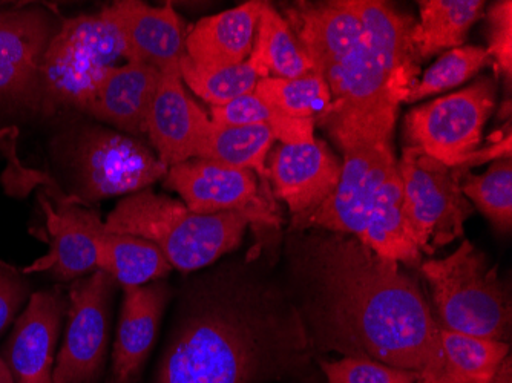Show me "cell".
<instances>
[{
	"mask_svg": "<svg viewBox=\"0 0 512 383\" xmlns=\"http://www.w3.org/2000/svg\"><path fill=\"white\" fill-rule=\"evenodd\" d=\"M69 169L83 203L132 195L165 180L168 167L131 135L102 126H83L69 146Z\"/></svg>",
	"mask_w": 512,
	"mask_h": 383,
	"instance_id": "8",
	"label": "cell"
},
{
	"mask_svg": "<svg viewBox=\"0 0 512 383\" xmlns=\"http://www.w3.org/2000/svg\"><path fill=\"white\" fill-rule=\"evenodd\" d=\"M483 0H421L413 42L421 60L459 48L485 14Z\"/></svg>",
	"mask_w": 512,
	"mask_h": 383,
	"instance_id": "24",
	"label": "cell"
},
{
	"mask_svg": "<svg viewBox=\"0 0 512 383\" xmlns=\"http://www.w3.org/2000/svg\"><path fill=\"white\" fill-rule=\"evenodd\" d=\"M102 13L114 23L125 43L128 62L152 66L161 74L180 76L186 56V23L171 7H151L135 0L114 2Z\"/></svg>",
	"mask_w": 512,
	"mask_h": 383,
	"instance_id": "14",
	"label": "cell"
},
{
	"mask_svg": "<svg viewBox=\"0 0 512 383\" xmlns=\"http://www.w3.org/2000/svg\"><path fill=\"white\" fill-rule=\"evenodd\" d=\"M255 94L276 114L315 122L325 114L332 102L329 85L315 71L296 79L267 77L258 82Z\"/></svg>",
	"mask_w": 512,
	"mask_h": 383,
	"instance_id": "29",
	"label": "cell"
},
{
	"mask_svg": "<svg viewBox=\"0 0 512 383\" xmlns=\"http://www.w3.org/2000/svg\"><path fill=\"white\" fill-rule=\"evenodd\" d=\"M352 4L364 36L325 80L332 102L318 120L342 151L391 143L399 106L407 103L421 63L413 42V17L379 0Z\"/></svg>",
	"mask_w": 512,
	"mask_h": 383,
	"instance_id": "3",
	"label": "cell"
},
{
	"mask_svg": "<svg viewBox=\"0 0 512 383\" xmlns=\"http://www.w3.org/2000/svg\"><path fill=\"white\" fill-rule=\"evenodd\" d=\"M108 383H125V382H120V380L114 379V377H112V379L109 380Z\"/></svg>",
	"mask_w": 512,
	"mask_h": 383,
	"instance_id": "39",
	"label": "cell"
},
{
	"mask_svg": "<svg viewBox=\"0 0 512 383\" xmlns=\"http://www.w3.org/2000/svg\"><path fill=\"white\" fill-rule=\"evenodd\" d=\"M89 232L97 250V269L111 275L123 289L160 281L172 266L151 241L108 232L96 212H89Z\"/></svg>",
	"mask_w": 512,
	"mask_h": 383,
	"instance_id": "23",
	"label": "cell"
},
{
	"mask_svg": "<svg viewBox=\"0 0 512 383\" xmlns=\"http://www.w3.org/2000/svg\"><path fill=\"white\" fill-rule=\"evenodd\" d=\"M154 383H272L309 362L289 292L244 262L186 285Z\"/></svg>",
	"mask_w": 512,
	"mask_h": 383,
	"instance_id": "2",
	"label": "cell"
},
{
	"mask_svg": "<svg viewBox=\"0 0 512 383\" xmlns=\"http://www.w3.org/2000/svg\"><path fill=\"white\" fill-rule=\"evenodd\" d=\"M0 383H16L7 362L0 357Z\"/></svg>",
	"mask_w": 512,
	"mask_h": 383,
	"instance_id": "37",
	"label": "cell"
},
{
	"mask_svg": "<svg viewBox=\"0 0 512 383\" xmlns=\"http://www.w3.org/2000/svg\"><path fill=\"white\" fill-rule=\"evenodd\" d=\"M211 128V118L184 91L181 76L160 74L146 135L161 163L169 169L200 157Z\"/></svg>",
	"mask_w": 512,
	"mask_h": 383,
	"instance_id": "16",
	"label": "cell"
},
{
	"mask_svg": "<svg viewBox=\"0 0 512 383\" xmlns=\"http://www.w3.org/2000/svg\"><path fill=\"white\" fill-rule=\"evenodd\" d=\"M490 60L483 46L462 45L447 51L414 85L407 103L421 102L430 95L454 89L468 82L471 77L482 71Z\"/></svg>",
	"mask_w": 512,
	"mask_h": 383,
	"instance_id": "31",
	"label": "cell"
},
{
	"mask_svg": "<svg viewBox=\"0 0 512 383\" xmlns=\"http://www.w3.org/2000/svg\"><path fill=\"white\" fill-rule=\"evenodd\" d=\"M60 22L36 4H0V115L40 117L42 62Z\"/></svg>",
	"mask_w": 512,
	"mask_h": 383,
	"instance_id": "10",
	"label": "cell"
},
{
	"mask_svg": "<svg viewBox=\"0 0 512 383\" xmlns=\"http://www.w3.org/2000/svg\"><path fill=\"white\" fill-rule=\"evenodd\" d=\"M497 85L482 77L462 91L417 106L405 118L407 146L450 167H460L482 145L483 128L496 108Z\"/></svg>",
	"mask_w": 512,
	"mask_h": 383,
	"instance_id": "9",
	"label": "cell"
},
{
	"mask_svg": "<svg viewBox=\"0 0 512 383\" xmlns=\"http://www.w3.org/2000/svg\"><path fill=\"white\" fill-rule=\"evenodd\" d=\"M249 226L241 213H195L151 187L123 198L105 221L108 232L154 243L181 273L198 272L234 252Z\"/></svg>",
	"mask_w": 512,
	"mask_h": 383,
	"instance_id": "4",
	"label": "cell"
},
{
	"mask_svg": "<svg viewBox=\"0 0 512 383\" xmlns=\"http://www.w3.org/2000/svg\"><path fill=\"white\" fill-rule=\"evenodd\" d=\"M263 0H250L232 10L204 17L186 37V56L200 66L224 68L249 59Z\"/></svg>",
	"mask_w": 512,
	"mask_h": 383,
	"instance_id": "22",
	"label": "cell"
},
{
	"mask_svg": "<svg viewBox=\"0 0 512 383\" xmlns=\"http://www.w3.org/2000/svg\"><path fill=\"white\" fill-rule=\"evenodd\" d=\"M166 282H149L123 289L119 328L112 351V377L132 383L154 347L161 318L171 299Z\"/></svg>",
	"mask_w": 512,
	"mask_h": 383,
	"instance_id": "20",
	"label": "cell"
},
{
	"mask_svg": "<svg viewBox=\"0 0 512 383\" xmlns=\"http://www.w3.org/2000/svg\"><path fill=\"white\" fill-rule=\"evenodd\" d=\"M490 46L486 53L496 62L500 73L508 83L512 77V2L502 0L490 8Z\"/></svg>",
	"mask_w": 512,
	"mask_h": 383,
	"instance_id": "33",
	"label": "cell"
},
{
	"mask_svg": "<svg viewBox=\"0 0 512 383\" xmlns=\"http://www.w3.org/2000/svg\"><path fill=\"white\" fill-rule=\"evenodd\" d=\"M276 112L255 94L241 95L221 106H211V122L217 126L270 125Z\"/></svg>",
	"mask_w": 512,
	"mask_h": 383,
	"instance_id": "34",
	"label": "cell"
},
{
	"mask_svg": "<svg viewBox=\"0 0 512 383\" xmlns=\"http://www.w3.org/2000/svg\"><path fill=\"white\" fill-rule=\"evenodd\" d=\"M66 301L60 289L33 293L14 324L7 364L16 383H53L54 351Z\"/></svg>",
	"mask_w": 512,
	"mask_h": 383,
	"instance_id": "18",
	"label": "cell"
},
{
	"mask_svg": "<svg viewBox=\"0 0 512 383\" xmlns=\"http://www.w3.org/2000/svg\"><path fill=\"white\" fill-rule=\"evenodd\" d=\"M491 383H512V361L511 356L506 357L502 367L497 371L496 377H494Z\"/></svg>",
	"mask_w": 512,
	"mask_h": 383,
	"instance_id": "36",
	"label": "cell"
},
{
	"mask_svg": "<svg viewBox=\"0 0 512 383\" xmlns=\"http://www.w3.org/2000/svg\"><path fill=\"white\" fill-rule=\"evenodd\" d=\"M45 187L50 198L57 201V209H53L50 201L40 195L50 232V252L25 267L23 275L46 272L57 281H76L86 273L96 272L97 250L88 227L91 210L74 195L63 194L54 181Z\"/></svg>",
	"mask_w": 512,
	"mask_h": 383,
	"instance_id": "17",
	"label": "cell"
},
{
	"mask_svg": "<svg viewBox=\"0 0 512 383\" xmlns=\"http://www.w3.org/2000/svg\"><path fill=\"white\" fill-rule=\"evenodd\" d=\"M398 167L405 224L419 252L433 255L463 236V226L474 212L462 192L467 171L440 163L413 146H405Z\"/></svg>",
	"mask_w": 512,
	"mask_h": 383,
	"instance_id": "7",
	"label": "cell"
},
{
	"mask_svg": "<svg viewBox=\"0 0 512 383\" xmlns=\"http://www.w3.org/2000/svg\"><path fill=\"white\" fill-rule=\"evenodd\" d=\"M122 57V36L102 11L60 20L43 56L40 117L51 118L68 109L88 114L100 79Z\"/></svg>",
	"mask_w": 512,
	"mask_h": 383,
	"instance_id": "6",
	"label": "cell"
},
{
	"mask_svg": "<svg viewBox=\"0 0 512 383\" xmlns=\"http://www.w3.org/2000/svg\"><path fill=\"white\" fill-rule=\"evenodd\" d=\"M421 272L430 284L440 328L509 341L511 301L497 266H491L471 241L463 239L445 258L422 262Z\"/></svg>",
	"mask_w": 512,
	"mask_h": 383,
	"instance_id": "5",
	"label": "cell"
},
{
	"mask_svg": "<svg viewBox=\"0 0 512 383\" xmlns=\"http://www.w3.org/2000/svg\"><path fill=\"white\" fill-rule=\"evenodd\" d=\"M165 187L177 192L195 213L237 212L252 226L264 229H278L281 224L269 190L263 189L255 172L247 169L192 158L169 167Z\"/></svg>",
	"mask_w": 512,
	"mask_h": 383,
	"instance_id": "13",
	"label": "cell"
},
{
	"mask_svg": "<svg viewBox=\"0 0 512 383\" xmlns=\"http://www.w3.org/2000/svg\"><path fill=\"white\" fill-rule=\"evenodd\" d=\"M275 141L269 125L217 126L212 123L211 132L198 158L247 169L266 181L269 178L267 158Z\"/></svg>",
	"mask_w": 512,
	"mask_h": 383,
	"instance_id": "27",
	"label": "cell"
},
{
	"mask_svg": "<svg viewBox=\"0 0 512 383\" xmlns=\"http://www.w3.org/2000/svg\"><path fill=\"white\" fill-rule=\"evenodd\" d=\"M30 296V284L25 275L0 259V334L10 327Z\"/></svg>",
	"mask_w": 512,
	"mask_h": 383,
	"instance_id": "35",
	"label": "cell"
},
{
	"mask_svg": "<svg viewBox=\"0 0 512 383\" xmlns=\"http://www.w3.org/2000/svg\"><path fill=\"white\" fill-rule=\"evenodd\" d=\"M416 383H440L439 380L434 379V377H422V379L417 380Z\"/></svg>",
	"mask_w": 512,
	"mask_h": 383,
	"instance_id": "38",
	"label": "cell"
},
{
	"mask_svg": "<svg viewBox=\"0 0 512 383\" xmlns=\"http://www.w3.org/2000/svg\"><path fill=\"white\" fill-rule=\"evenodd\" d=\"M287 23L306 51L315 73L327 80L364 36L352 0L298 2L287 10Z\"/></svg>",
	"mask_w": 512,
	"mask_h": 383,
	"instance_id": "19",
	"label": "cell"
},
{
	"mask_svg": "<svg viewBox=\"0 0 512 383\" xmlns=\"http://www.w3.org/2000/svg\"><path fill=\"white\" fill-rule=\"evenodd\" d=\"M269 157L273 192L289 207L292 229L296 230L335 192L342 163L318 140L306 145H279Z\"/></svg>",
	"mask_w": 512,
	"mask_h": 383,
	"instance_id": "15",
	"label": "cell"
},
{
	"mask_svg": "<svg viewBox=\"0 0 512 383\" xmlns=\"http://www.w3.org/2000/svg\"><path fill=\"white\" fill-rule=\"evenodd\" d=\"M250 57L276 79H296L313 71L289 23L269 2L261 10Z\"/></svg>",
	"mask_w": 512,
	"mask_h": 383,
	"instance_id": "26",
	"label": "cell"
},
{
	"mask_svg": "<svg viewBox=\"0 0 512 383\" xmlns=\"http://www.w3.org/2000/svg\"><path fill=\"white\" fill-rule=\"evenodd\" d=\"M289 293L313 348L442 379L440 328L416 279L342 233L295 236Z\"/></svg>",
	"mask_w": 512,
	"mask_h": 383,
	"instance_id": "1",
	"label": "cell"
},
{
	"mask_svg": "<svg viewBox=\"0 0 512 383\" xmlns=\"http://www.w3.org/2000/svg\"><path fill=\"white\" fill-rule=\"evenodd\" d=\"M462 192L473 206L497 229L509 232L512 226L511 158L493 161L480 175H463Z\"/></svg>",
	"mask_w": 512,
	"mask_h": 383,
	"instance_id": "30",
	"label": "cell"
},
{
	"mask_svg": "<svg viewBox=\"0 0 512 383\" xmlns=\"http://www.w3.org/2000/svg\"><path fill=\"white\" fill-rule=\"evenodd\" d=\"M444 374L440 383H491L506 357L509 342L477 338L471 334L440 330Z\"/></svg>",
	"mask_w": 512,
	"mask_h": 383,
	"instance_id": "25",
	"label": "cell"
},
{
	"mask_svg": "<svg viewBox=\"0 0 512 383\" xmlns=\"http://www.w3.org/2000/svg\"><path fill=\"white\" fill-rule=\"evenodd\" d=\"M117 281L103 270L69 287L68 327L53 383H96L105 370Z\"/></svg>",
	"mask_w": 512,
	"mask_h": 383,
	"instance_id": "11",
	"label": "cell"
},
{
	"mask_svg": "<svg viewBox=\"0 0 512 383\" xmlns=\"http://www.w3.org/2000/svg\"><path fill=\"white\" fill-rule=\"evenodd\" d=\"M160 74L152 66L137 62L111 66L97 85L88 114L131 137L146 135Z\"/></svg>",
	"mask_w": 512,
	"mask_h": 383,
	"instance_id": "21",
	"label": "cell"
},
{
	"mask_svg": "<svg viewBox=\"0 0 512 383\" xmlns=\"http://www.w3.org/2000/svg\"><path fill=\"white\" fill-rule=\"evenodd\" d=\"M322 373L329 383H416V371L390 367L364 357H342L341 361L322 362Z\"/></svg>",
	"mask_w": 512,
	"mask_h": 383,
	"instance_id": "32",
	"label": "cell"
},
{
	"mask_svg": "<svg viewBox=\"0 0 512 383\" xmlns=\"http://www.w3.org/2000/svg\"><path fill=\"white\" fill-rule=\"evenodd\" d=\"M180 76L194 94L211 106L226 105L241 95L252 94L260 80L270 77L266 69L250 56L240 65L224 68L200 66L184 56Z\"/></svg>",
	"mask_w": 512,
	"mask_h": 383,
	"instance_id": "28",
	"label": "cell"
},
{
	"mask_svg": "<svg viewBox=\"0 0 512 383\" xmlns=\"http://www.w3.org/2000/svg\"><path fill=\"white\" fill-rule=\"evenodd\" d=\"M396 163L391 143L344 149L338 187L296 230L316 227L353 236L367 246L382 186Z\"/></svg>",
	"mask_w": 512,
	"mask_h": 383,
	"instance_id": "12",
	"label": "cell"
}]
</instances>
